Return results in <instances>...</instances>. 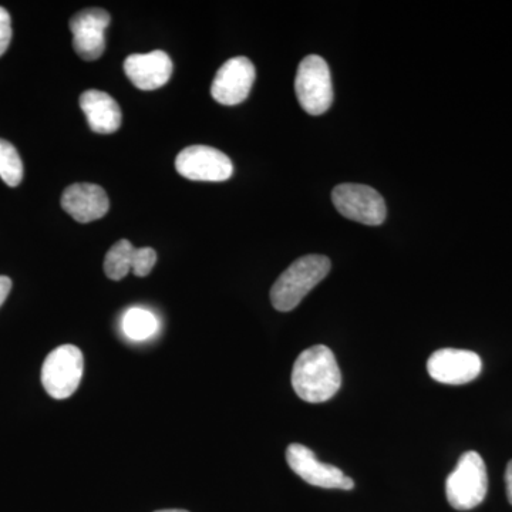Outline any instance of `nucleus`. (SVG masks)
<instances>
[{"instance_id": "aec40b11", "label": "nucleus", "mask_w": 512, "mask_h": 512, "mask_svg": "<svg viewBox=\"0 0 512 512\" xmlns=\"http://www.w3.org/2000/svg\"><path fill=\"white\" fill-rule=\"evenodd\" d=\"M10 289H12V281H10L8 276H0V306L8 298Z\"/></svg>"}, {"instance_id": "6e6552de", "label": "nucleus", "mask_w": 512, "mask_h": 512, "mask_svg": "<svg viewBox=\"0 0 512 512\" xmlns=\"http://www.w3.org/2000/svg\"><path fill=\"white\" fill-rule=\"evenodd\" d=\"M175 168L181 177L191 181H227L234 173V165L227 154L208 146L184 148L175 160Z\"/></svg>"}, {"instance_id": "6ab92c4d", "label": "nucleus", "mask_w": 512, "mask_h": 512, "mask_svg": "<svg viewBox=\"0 0 512 512\" xmlns=\"http://www.w3.org/2000/svg\"><path fill=\"white\" fill-rule=\"evenodd\" d=\"M12 40V20L8 10L0 6V57L5 55Z\"/></svg>"}, {"instance_id": "1a4fd4ad", "label": "nucleus", "mask_w": 512, "mask_h": 512, "mask_svg": "<svg viewBox=\"0 0 512 512\" xmlns=\"http://www.w3.org/2000/svg\"><path fill=\"white\" fill-rule=\"evenodd\" d=\"M110 22L109 12L100 8L84 9L70 19L73 47L77 56L82 57L86 62H94L103 56L106 50L104 33L109 28Z\"/></svg>"}, {"instance_id": "a211bd4d", "label": "nucleus", "mask_w": 512, "mask_h": 512, "mask_svg": "<svg viewBox=\"0 0 512 512\" xmlns=\"http://www.w3.org/2000/svg\"><path fill=\"white\" fill-rule=\"evenodd\" d=\"M157 262V252L153 248H136L133 255L131 272L138 278L150 275Z\"/></svg>"}, {"instance_id": "f8f14e48", "label": "nucleus", "mask_w": 512, "mask_h": 512, "mask_svg": "<svg viewBox=\"0 0 512 512\" xmlns=\"http://www.w3.org/2000/svg\"><path fill=\"white\" fill-rule=\"evenodd\" d=\"M124 72L137 89L151 92L170 82L173 62L163 50H154L146 55L128 56Z\"/></svg>"}, {"instance_id": "39448f33", "label": "nucleus", "mask_w": 512, "mask_h": 512, "mask_svg": "<svg viewBox=\"0 0 512 512\" xmlns=\"http://www.w3.org/2000/svg\"><path fill=\"white\" fill-rule=\"evenodd\" d=\"M83 369L82 350L73 345L59 346V348L49 353L45 363H43V387L53 399H67L79 389Z\"/></svg>"}, {"instance_id": "423d86ee", "label": "nucleus", "mask_w": 512, "mask_h": 512, "mask_svg": "<svg viewBox=\"0 0 512 512\" xmlns=\"http://www.w3.org/2000/svg\"><path fill=\"white\" fill-rule=\"evenodd\" d=\"M333 204L340 215L359 224H383L387 210L382 195L362 184H340L332 192Z\"/></svg>"}, {"instance_id": "9b49d317", "label": "nucleus", "mask_w": 512, "mask_h": 512, "mask_svg": "<svg viewBox=\"0 0 512 512\" xmlns=\"http://www.w3.org/2000/svg\"><path fill=\"white\" fill-rule=\"evenodd\" d=\"M483 369L477 353L461 349H440L429 357L427 370L431 379L444 384H466L476 380Z\"/></svg>"}, {"instance_id": "f3484780", "label": "nucleus", "mask_w": 512, "mask_h": 512, "mask_svg": "<svg viewBox=\"0 0 512 512\" xmlns=\"http://www.w3.org/2000/svg\"><path fill=\"white\" fill-rule=\"evenodd\" d=\"M0 178L9 187H18L23 180V163L18 150L0 138Z\"/></svg>"}, {"instance_id": "4468645a", "label": "nucleus", "mask_w": 512, "mask_h": 512, "mask_svg": "<svg viewBox=\"0 0 512 512\" xmlns=\"http://www.w3.org/2000/svg\"><path fill=\"white\" fill-rule=\"evenodd\" d=\"M80 107L94 133L111 134L119 130L123 114L110 94L87 90L80 96Z\"/></svg>"}, {"instance_id": "4be33fe9", "label": "nucleus", "mask_w": 512, "mask_h": 512, "mask_svg": "<svg viewBox=\"0 0 512 512\" xmlns=\"http://www.w3.org/2000/svg\"><path fill=\"white\" fill-rule=\"evenodd\" d=\"M156 512H190V511H185V510H160V511H156Z\"/></svg>"}, {"instance_id": "7ed1b4c3", "label": "nucleus", "mask_w": 512, "mask_h": 512, "mask_svg": "<svg viewBox=\"0 0 512 512\" xmlns=\"http://www.w3.org/2000/svg\"><path fill=\"white\" fill-rule=\"evenodd\" d=\"M488 491L487 467L477 451H467L458 460L456 468L446 480L448 504L458 511L478 507Z\"/></svg>"}, {"instance_id": "412c9836", "label": "nucleus", "mask_w": 512, "mask_h": 512, "mask_svg": "<svg viewBox=\"0 0 512 512\" xmlns=\"http://www.w3.org/2000/svg\"><path fill=\"white\" fill-rule=\"evenodd\" d=\"M505 485H507L508 501L512 505V460L508 463L507 471H505Z\"/></svg>"}, {"instance_id": "ddd939ff", "label": "nucleus", "mask_w": 512, "mask_h": 512, "mask_svg": "<svg viewBox=\"0 0 512 512\" xmlns=\"http://www.w3.org/2000/svg\"><path fill=\"white\" fill-rule=\"evenodd\" d=\"M62 208L74 221L89 224L109 212L110 201L106 191L96 184H73L64 190Z\"/></svg>"}, {"instance_id": "2eb2a0df", "label": "nucleus", "mask_w": 512, "mask_h": 512, "mask_svg": "<svg viewBox=\"0 0 512 512\" xmlns=\"http://www.w3.org/2000/svg\"><path fill=\"white\" fill-rule=\"evenodd\" d=\"M121 326H123L124 335L128 339L140 342V340L150 339L151 336L156 335L158 320L153 313L146 309L131 308L124 313Z\"/></svg>"}, {"instance_id": "20e7f679", "label": "nucleus", "mask_w": 512, "mask_h": 512, "mask_svg": "<svg viewBox=\"0 0 512 512\" xmlns=\"http://www.w3.org/2000/svg\"><path fill=\"white\" fill-rule=\"evenodd\" d=\"M295 92L302 109L311 116H320L330 109L332 77L323 57L311 55L302 60L296 73Z\"/></svg>"}, {"instance_id": "f03ea898", "label": "nucleus", "mask_w": 512, "mask_h": 512, "mask_svg": "<svg viewBox=\"0 0 512 512\" xmlns=\"http://www.w3.org/2000/svg\"><path fill=\"white\" fill-rule=\"evenodd\" d=\"M330 268L332 264L325 255H306L296 259L272 286L271 302L276 311H293L328 276Z\"/></svg>"}, {"instance_id": "0eeeda50", "label": "nucleus", "mask_w": 512, "mask_h": 512, "mask_svg": "<svg viewBox=\"0 0 512 512\" xmlns=\"http://www.w3.org/2000/svg\"><path fill=\"white\" fill-rule=\"evenodd\" d=\"M286 461L296 476L313 487L345 491L355 488V481L345 476L340 468L322 463L311 448L302 444L293 443L286 448Z\"/></svg>"}, {"instance_id": "dca6fc26", "label": "nucleus", "mask_w": 512, "mask_h": 512, "mask_svg": "<svg viewBox=\"0 0 512 512\" xmlns=\"http://www.w3.org/2000/svg\"><path fill=\"white\" fill-rule=\"evenodd\" d=\"M134 251L136 248L127 239L116 242L104 259V272H106L107 278L113 279V281H121L126 278L131 272Z\"/></svg>"}, {"instance_id": "9d476101", "label": "nucleus", "mask_w": 512, "mask_h": 512, "mask_svg": "<svg viewBox=\"0 0 512 512\" xmlns=\"http://www.w3.org/2000/svg\"><path fill=\"white\" fill-rule=\"evenodd\" d=\"M255 66L247 57H234L215 74L211 94L222 106H237L247 100L255 82Z\"/></svg>"}, {"instance_id": "f257e3e1", "label": "nucleus", "mask_w": 512, "mask_h": 512, "mask_svg": "<svg viewBox=\"0 0 512 512\" xmlns=\"http://www.w3.org/2000/svg\"><path fill=\"white\" fill-rule=\"evenodd\" d=\"M342 386V373L328 346L303 350L292 370V387L303 402L318 404L332 399Z\"/></svg>"}]
</instances>
